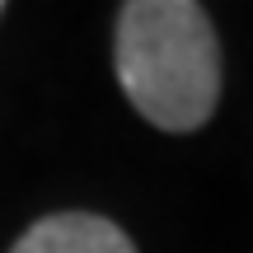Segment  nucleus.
<instances>
[{
    "label": "nucleus",
    "mask_w": 253,
    "mask_h": 253,
    "mask_svg": "<svg viewBox=\"0 0 253 253\" xmlns=\"http://www.w3.org/2000/svg\"><path fill=\"white\" fill-rule=\"evenodd\" d=\"M113 71L136 113L160 131H197L220 103V42L192 0H126L113 28Z\"/></svg>",
    "instance_id": "1"
},
{
    "label": "nucleus",
    "mask_w": 253,
    "mask_h": 253,
    "mask_svg": "<svg viewBox=\"0 0 253 253\" xmlns=\"http://www.w3.org/2000/svg\"><path fill=\"white\" fill-rule=\"evenodd\" d=\"M9 253H136V244L118 220L99 211H56L33 220Z\"/></svg>",
    "instance_id": "2"
},
{
    "label": "nucleus",
    "mask_w": 253,
    "mask_h": 253,
    "mask_svg": "<svg viewBox=\"0 0 253 253\" xmlns=\"http://www.w3.org/2000/svg\"><path fill=\"white\" fill-rule=\"evenodd\" d=\"M0 14H5V5H0Z\"/></svg>",
    "instance_id": "3"
}]
</instances>
